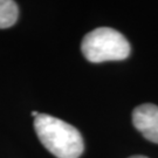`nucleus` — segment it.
<instances>
[{
    "instance_id": "nucleus-4",
    "label": "nucleus",
    "mask_w": 158,
    "mask_h": 158,
    "mask_svg": "<svg viewBox=\"0 0 158 158\" xmlns=\"http://www.w3.org/2000/svg\"><path fill=\"white\" fill-rule=\"evenodd\" d=\"M19 10L15 1L0 0V28H8L17 23Z\"/></svg>"
},
{
    "instance_id": "nucleus-3",
    "label": "nucleus",
    "mask_w": 158,
    "mask_h": 158,
    "mask_svg": "<svg viewBox=\"0 0 158 158\" xmlns=\"http://www.w3.org/2000/svg\"><path fill=\"white\" fill-rule=\"evenodd\" d=\"M132 123L147 139L158 144V107L142 104L132 111Z\"/></svg>"
},
{
    "instance_id": "nucleus-2",
    "label": "nucleus",
    "mask_w": 158,
    "mask_h": 158,
    "mask_svg": "<svg viewBox=\"0 0 158 158\" xmlns=\"http://www.w3.org/2000/svg\"><path fill=\"white\" fill-rule=\"evenodd\" d=\"M81 51L94 63L124 60L130 54V45L122 34L109 27H100L85 34Z\"/></svg>"
},
{
    "instance_id": "nucleus-5",
    "label": "nucleus",
    "mask_w": 158,
    "mask_h": 158,
    "mask_svg": "<svg viewBox=\"0 0 158 158\" xmlns=\"http://www.w3.org/2000/svg\"><path fill=\"white\" fill-rule=\"evenodd\" d=\"M38 115H39V113H38V111H32V116H33L34 118H35Z\"/></svg>"
},
{
    "instance_id": "nucleus-1",
    "label": "nucleus",
    "mask_w": 158,
    "mask_h": 158,
    "mask_svg": "<svg viewBox=\"0 0 158 158\" xmlns=\"http://www.w3.org/2000/svg\"><path fill=\"white\" fill-rule=\"evenodd\" d=\"M34 129L40 142L57 158H79L85 149L80 131L62 119L39 114L34 118Z\"/></svg>"
},
{
    "instance_id": "nucleus-6",
    "label": "nucleus",
    "mask_w": 158,
    "mask_h": 158,
    "mask_svg": "<svg viewBox=\"0 0 158 158\" xmlns=\"http://www.w3.org/2000/svg\"><path fill=\"white\" fill-rule=\"evenodd\" d=\"M130 158H148V157H145V156H132V157Z\"/></svg>"
}]
</instances>
